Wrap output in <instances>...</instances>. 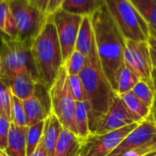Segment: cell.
<instances>
[{
    "instance_id": "cell-1",
    "label": "cell",
    "mask_w": 156,
    "mask_h": 156,
    "mask_svg": "<svg viewBox=\"0 0 156 156\" xmlns=\"http://www.w3.org/2000/svg\"><path fill=\"white\" fill-rule=\"evenodd\" d=\"M91 20L101 69L116 92L118 76L125 66L126 40L103 4L91 15Z\"/></svg>"
},
{
    "instance_id": "cell-2",
    "label": "cell",
    "mask_w": 156,
    "mask_h": 156,
    "mask_svg": "<svg viewBox=\"0 0 156 156\" xmlns=\"http://www.w3.org/2000/svg\"><path fill=\"white\" fill-rule=\"evenodd\" d=\"M80 77L85 91L90 130L93 134L101 120L109 111L116 92L101 69L98 54L87 58L86 65L80 74Z\"/></svg>"
},
{
    "instance_id": "cell-3",
    "label": "cell",
    "mask_w": 156,
    "mask_h": 156,
    "mask_svg": "<svg viewBox=\"0 0 156 156\" xmlns=\"http://www.w3.org/2000/svg\"><path fill=\"white\" fill-rule=\"evenodd\" d=\"M34 62L45 86L50 89L64 64L56 27L48 18L31 44Z\"/></svg>"
},
{
    "instance_id": "cell-4",
    "label": "cell",
    "mask_w": 156,
    "mask_h": 156,
    "mask_svg": "<svg viewBox=\"0 0 156 156\" xmlns=\"http://www.w3.org/2000/svg\"><path fill=\"white\" fill-rule=\"evenodd\" d=\"M29 74L36 82L38 75L31 45L17 40L2 39L0 46V79L8 80L20 74Z\"/></svg>"
},
{
    "instance_id": "cell-5",
    "label": "cell",
    "mask_w": 156,
    "mask_h": 156,
    "mask_svg": "<svg viewBox=\"0 0 156 156\" xmlns=\"http://www.w3.org/2000/svg\"><path fill=\"white\" fill-rule=\"evenodd\" d=\"M116 23L125 40L146 41L150 26L143 18L131 0H101Z\"/></svg>"
},
{
    "instance_id": "cell-6",
    "label": "cell",
    "mask_w": 156,
    "mask_h": 156,
    "mask_svg": "<svg viewBox=\"0 0 156 156\" xmlns=\"http://www.w3.org/2000/svg\"><path fill=\"white\" fill-rule=\"evenodd\" d=\"M51 98V111L58 118L64 129L77 135L75 126L76 105L69 83V74L63 64L58 77L49 89Z\"/></svg>"
},
{
    "instance_id": "cell-7",
    "label": "cell",
    "mask_w": 156,
    "mask_h": 156,
    "mask_svg": "<svg viewBox=\"0 0 156 156\" xmlns=\"http://www.w3.org/2000/svg\"><path fill=\"white\" fill-rule=\"evenodd\" d=\"M16 20L17 40L31 45L43 29L48 18L28 0H7Z\"/></svg>"
},
{
    "instance_id": "cell-8",
    "label": "cell",
    "mask_w": 156,
    "mask_h": 156,
    "mask_svg": "<svg viewBox=\"0 0 156 156\" xmlns=\"http://www.w3.org/2000/svg\"><path fill=\"white\" fill-rule=\"evenodd\" d=\"M124 65L130 69L140 81H143L153 87V63L148 40L135 41L126 40Z\"/></svg>"
},
{
    "instance_id": "cell-9",
    "label": "cell",
    "mask_w": 156,
    "mask_h": 156,
    "mask_svg": "<svg viewBox=\"0 0 156 156\" xmlns=\"http://www.w3.org/2000/svg\"><path fill=\"white\" fill-rule=\"evenodd\" d=\"M56 27L61 47L63 63L75 51L76 41L83 17L59 9L50 17Z\"/></svg>"
},
{
    "instance_id": "cell-10",
    "label": "cell",
    "mask_w": 156,
    "mask_h": 156,
    "mask_svg": "<svg viewBox=\"0 0 156 156\" xmlns=\"http://www.w3.org/2000/svg\"><path fill=\"white\" fill-rule=\"evenodd\" d=\"M137 125L133 123L111 132L91 134L81 143L79 156H109Z\"/></svg>"
},
{
    "instance_id": "cell-11",
    "label": "cell",
    "mask_w": 156,
    "mask_h": 156,
    "mask_svg": "<svg viewBox=\"0 0 156 156\" xmlns=\"http://www.w3.org/2000/svg\"><path fill=\"white\" fill-rule=\"evenodd\" d=\"M27 126H31L46 119L52 113L49 89L42 81L35 84L33 95L23 101Z\"/></svg>"
},
{
    "instance_id": "cell-12",
    "label": "cell",
    "mask_w": 156,
    "mask_h": 156,
    "mask_svg": "<svg viewBox=\"0 0 156 156\" xmlns=\"http://www.w3.org/2000/svg\"><path fill=\"white\" fill-rule=\"evenodd\" d=\"M156 140V123L151 115L146 120L138 124L109 156H120L122 154L144 146Z\"/></svg>"
},
{
    "instance_id": "cell-13",
    "label": "cell",
    "mask_w": 156,
    "mask_h": 156,
    "mask_svg": "<svg viewBox=\"0 0 156 156\" xmlns=\"http://www.w3.org/2000/svg\"><path fill=\"white\" fill-rule=\"evenodd\" d=\"M132 117L125 108L122 98L116 93L109 111L101 120L93 134H103L120 130L133 124Z\"/></svg>"
},
{
    "instance_id": "cell-14",
    "label": "cell",
    "mask_w": 156,
    "mask_h": 156,
    "mask_svg": "<svg viewBox=\"0 0 156 156\" xmlns=\"http://www.w3.org/2000/svg\"><path fill=\"white\" fill-rule=\"evenodd\" d=\"M75 51H80L87 58L98 54L91 16H84L82 18L76 41Z\"/></svg>"
},
{
    "instance_id": "cell-15",
    "label": "cell",
    "mask_w": 156,
    "mask_h": 156,
    "mask_svg": "<svg viewBox=\"0 0 156 156\" xmlns=\"http://www.w3.org/2000/svg\"><path fill=\"white\" fill-rule=\"evenodd\" d=\"M28 126H17L11 122L7 146L5 150L8 156H27V132Z\"/></svg>"
},
{
    "instance_id": "cell-16",
    "label": "cell",
    "mask_w": 156,
    "mask_h": 156,
    "mask_svg": "<svg viewBox=\"0 0 156 156\" xmlns=\"http://www.w3.org/2000/svg\"><path fill=\"white\" fill-rule=\"evenodd\" d=\"M120 97L134 123L140 124L152 115V108L137 98L132 92L121 95Z\"/></svg>"
},
{
    "instance_id": "cell-17",
    "label": "cell",
    "mask_w": 156,
    "mask_h": 156,
    "mask_svg": "<svg viewBox=\"0 0 156 156\" xmlns=\"http://www.w3.org/2000/svg\"><path fill=\"white\" fill-rule=\"evenodd\" d=\"M5 82L9 86L12 95L23 101L29 98L33 95L35 84L37 83L35 79L27 73L20 74L11 79L5 80Z\"/></svg>"
},
{
    "instance_id": "cell-18",
    "label": "cell",
    "mask_w": 156,
    "mask_h": 156,
    "mask_svg": "<svg viewBox=\"0 0 156 156\" xmlns=\"http://www.w3.org/2000/svg\"><path fill=\"white\" fill-rule=\"evenodd\" d=\"M81 141L72 131L64 129L61 131L53 156H79Z\"/></svg>"
},
{
    "instance_id": "cell-19",
    "label": "cell",
    "mask_w": 156,
    "mask_h": 156,
    "mask_svg": "<svg viewBox=\"0 0 156 156\" xmlns=\"http://www.w3.org/2000/svg\"><path fill=\"white\" fill-rule=\"evenodd\" d=\"M63 126L58 118L51 113L45 120V127L43 132V141L48 153V156L54 155L55 148L60 136Z\"/></svg>"
},
{
    "instance_id": "cell-20",
    "label": "cell",
    "mask_w": 156,
    "mask_h": 156,
    "mask_svg": "<svg viewBox=\"0 0 156 156\" xmlns=\"http://www.w3.org/2000/svg\"><path fill=\"white\" fill-rule=\"evenodd\" d=\"M0 36L9 40H17L18 37L16 20L7 0L0 3Z\"/></svg>"
},
{
    "instance_id": "cell-21",
    "label": "cell",
    "mask_w": 156,
    "mask_h": 156,
    "mask_svg": "<svg viewBox=\"0 0 156 156\" xmlns=\"http://www.w3.org/2000/svg\"><path fill=\"white\" fill-rule=\"evenodd\" d=\"M75 126L77 136L81 141V143L87 140L91 135L90 130L88 106L85 101L77 102L75 113Z\"/></svg>"
},
{
    "instance_id": "cell-22",
    "label": "cell",
    "mask_w": 156,
    "mask_h": 156,
    "mask_svg": "<svg viewBox=\"0 0 156 156\" xmlns=\"http://www.w3.org/2000/svg\"><path fill=\"white\" fill-rule=\"evenodd\" d=\"M101 5V0H65L61 9L84 17L91 16Z\"/></svg>"
},
{
    "instance_id": "cell-23",
    "label": "cell",
    "mask_w": 156,
    "mask_h": 156,
    "mask_svg": "<svg viewBox=\"0 0 156 156\" xmlns=\"http://www.w3.org/2000/svg\"><path fill=\"white\" fill-rule=\"evenodd\" d=\"M143 18L156 29V0H131Z\"/></svg>"
},
{
    "instance_id": "cell-24",
    "label": "cell",
    "mask_w": 156,
    "mask_h": 156,
    "mask_svg": "<svg viewBox=\"0 0 156 156\" xmlns=\"http://www.w3.org/2000/svg\"><path fill=\"white\" fill-rule=\"evenodd\" d=\"M139 81L140 79L130 69L124 66L118 76L116 93L121 96L125 93L131 92Z\"/></svg>"
},
{
    "instance_id": "cell-25",
    "label": "cell",
    "mask_w": 156,
    "mask_h": 156,
    "mask_svg": "<svg viewBox=\"0 0 156 156\" xmlns=\"http://www.w3.org/2000/svg\"><path fill=\"white\" fill-rule=\"evenodd\" d=\"M45 127V120L28 126L27 132V156H30L40 143Z\"/></svg>"
},
{
    "instance_id": "cell-26",
    "label": "cell",
    "mask_w": 156,
    "mask_h": 156,
    "mask_svg": "<svg viewBox=\"0 0 156 156\" xmlns=\"http://www.w3.org/2000/svg\"><path fill=\"white\" fill-rule=\"evenodd\" d=\"M87 63V57L78 51H74L69 58L64 63L69 75H80Z\"/></svg>"
},
{
    "instance_id": "cell-27",
    "label": "cell",
    "mask_w": 156,
    "mask_h": 156,
    "mask_svg": "<svg viewBox=\"0 0 156 156\" xmlns=\"http://www.w3.org/2000/svg\"><path fill=\"white\" fill-rule=\"evenodd\" d=\"M131 92L148 107L151 108H153L155 100V94L154 88L151 87L148 84L143 81H139Z\"/></svg>"
},
{
    "instance_id": "cell-28",
    "label": "cell",
    "mask_w": 156,
    "mask_h": 156,
    "mask_svg": "<svg viewBox=\"0 0 156 156\" xmlns=\"http://www.w3.org/2000/svg\"><path fill=\"white\" fill-rule=\"evenodd\" d=\"M11 122L17 126H27L23 100L14 95L11 97Z\"/></svg>"
},
{
    "instance_id": "cell-29",
    "label": "cell",
    "mask_w": 156,
    "mask_h": 156,
    "mask_svg": "<svg viewBox=\"0 0 156 156\" xmlns=\"http://www.w3.org/2000/svg\"><path fill=\"white\" fill-rule=\"evenodd\" d=\"M11 97L9 86L4 79H0V106L2 116L11 121Z\"/></svg>"
},
{
    "instance_id": "cell-30",
    "label": "cell",
    "mask_w": 156,
    "mask_h": 156,
    "mask_svg": "<svg viewBox=\"0 0 156 156\" xmlns=\"http://www.w3.org/2000/svg\"><path fill=\"white\" fill-rule=\"evenodd\" d=\"M69 83L71 94L76 102L85 101V91L80 75H69Z\"/></svg>"
},
{
    "instance_id": "cell-31",
    "label": "cell",
    "mask_w": 156,
    "mask_h": 156,
    "mask_svg": "<svg viewBox=\"0 0 156 156\" xmlns=\"http://www.w3.org/2000/svg\"><path fill=\"white\" fill-rule=\"evenodd\" d=\"M10 125L11 121L9 120L3 116L0 117V151L5 152L6 149Z\"/></svg>"
},
{
    "instance_id": "cell-32",
    "label": "cell",
    "mask_w": 156,
    "mask_h": 156,
    "mask_svg": "<svg viewBox=\"0 0 156 156\" xmlns=\"http://www.w3.org/2000/svg\"><path fill=\"white\" fill-rule=\"evenodd\" d=\"M153 152H156V140L135 149L129 150L120 156H144Z\"/></svg>"
},
{
    "instance_id": "cell-33",
    "label": "cell",
    "mask_w": 156,
    "mask_h": 156,
    "mask_svg": "<svg viewBox=\"0 0 156 156\" xmlns=\"http://www.w3.org/2000/svg\"><path fill=\"white\" fill-rule=\"evenodd\" d=\"M64 2H65V0H49L47 9H46V12H45L46 17L48 19L50 18L56 12H58L59 9H61Z\"/></svg>"
},
{
    "instance_id": "cell-34",
    "label": "cell",
    "mask_w": 156,
    "mask_h": 156,
    "mask_svg": "<svg viewBox=\"0 0 156 156\" xmlns=\"http://www.w3.org/2000/svg\"><path fill=\"white\" fill-rule=\"evenodd\" d=\"M148 43L150 46L151 51V57H152V63L156 64V37L150 34V37L148 39Z\"/></svg>"
},
{
    "instance_id": "cell-35",
    "label": "cell",
    "mask_w": 156,
    "mask_h": 156,
    "mask_svg": "<svg viewBox=\"0 0 156 156\" xmlns=\"http://www.w3.org/2000/svg\"><path fill=\"white\" fill-rule=\"evenodd\" d=\"M30 156H48V153L44 144V141H43V137L40 141V143H38V145L37 146L36 150L33 152V154Z\"/></svg>"
},
{
    "instance_id": "cell-36",
    "label": "cell",
    "mask_w": 156,
    "mask_h": 156,
    "mask_svg": "<svg viewBox=\"0 0 156 156\" xmlns=\"http://www.w3.org/2000/svg\"><path fill=\"white\" fill-rule=\"evenodd\" d=\"M28 1H29L33 6H35L37 8H38L42 13L45 14L49 0H28Z\"/></svg>"
},
{
    "instance_id": "cell-37",
    "label": "cell",
    "mask_w": 156,
    "mask_h": 156,
    "mask_svg": "<svg viewBox=\"0 0 156 156\" xmlns=\"http://www.w3.org/2000/svg\"><path fill=\"white\" fill-rule=\"evenodd\" d=\"M152 82H153V87L154 90L156 99V64H153V70H152Z\"/></svg>"
},
{
    "instance_id": "cell-38",
    "label": "cell",
    "mask_w": 156,
    "mask_h": 156,
    "mask_svg": "<svg viewBox=\"0 0 156 156\" xmlns=\"http://www.w3.org/2000/svg\"><path fill=\"white\" fill-rule=\"evenodd\" d=\"M152 115H153V118L154 120L156 123V99L154 100V106L152 108Z\"/></svg>"
},
{
    "instance_id": "cell-39",
    "label": "cell",
    "mask_w": 156,
    "mask_h": 156,
    "mask_svg": "<svg viewBox=\"0 0 156 156\" xmlns=\"http://www.w3.org/2000/svg\"><path fill=\"white\" fill-rule=\"evenodd\" d=\"M150 34H151V35H154V36H155L156 37V29H152V28H150Z\"/></svg>"
},
{
    "instance_id": "cell-40",
    "label": "cell",
    "mask_w": 156,
    "mask_h": 156,
    "mask_svg": "<svg viewBox=\"0 0 156 156\" xmlns=\"http://www.w3.org/2000/svg\"><path fill=\"white\" fill-rule=\"evenodd\" d=\"M154 155H156V152H153V153L148 154H146V155H144V156H154Z\"/></svg>"
},
{
    "instance_id": "cell-41",
    "label": "cell",
    "mask_w": 156,
    "mask_h": 156,
    "mask_svg": "<svg viewBox=\"0 0 156 156\" xmlns=\"http://www.w3.org/2000/svg\"><path fill=\"white\" fill-rule=\"evenodd\" d=\"M0 156H8V155H6L5 152H3V151H0Z\"/></svg>"
},
{
    "instance_id": "cell-42",
    "label": "cell",
    "mask_w": 156,
    "mask_h": 156,
    "mask_svg": "<svg viewBox=\"0 0 156 156\" xmlns=\"http://www.w3.org/2000/svg\"><path fill=\"white\" fill-rule=\"evenodd\" d=\"M2 116V108H1V106H0V117Z\"/></svg>"
},
{
    "instance_id": "cell-43",
    "label": "cell",
    "mask_w": 156,
    "mask_h": 156,
    "mask_svg": "<svg viewBox=\"0 0 156 156\" xmlns=\"http://www.w3.org/2000/svg\"><path fill=\"white\" fill-rule=\"evenodd\" d=\"M3 1H5V0H0V3H2Z\"/></svg>"
},
{
    "instance_id": "cell-44",
    "label": "cell",
    "mask_w": 156,
    "mask_h": 156,
    "mask_svg": "<svg viewBox=\"0 0 156 156\" xmlns=\"http://www.w3.org/2000/svg\"><path fill=\"white\" fill-rule=\"evenodd\" d=\"M154 156H156V155H154Z\"/></svg>"
}]
</instances>
